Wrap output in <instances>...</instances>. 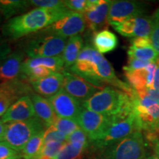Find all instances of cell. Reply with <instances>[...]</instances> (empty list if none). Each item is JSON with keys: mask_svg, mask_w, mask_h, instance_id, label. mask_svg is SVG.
Masks as SVG:
<instances>
[{"mask_svg": "<svg viewBox=\"0 0 159 159\" xmlns=\"http://www.w3.org/2000/svg\"><path fill=\"white\" fill-rule=\"evenodd\" d=\"M69 69L71 73L97 87L102 88L101 85L106 83L120 89L128 94L133 91L128 83L122 82L116 76L114 69L108 60L91 46L83 47L77 61Z\"/></svg>", "mask_w": 159, "mask_h": 159, "instance_id": "1", "label": "cell"}, {"mask_svg": "<svg viewBox=\"0 0 159 159\" xmlns=\"http://www.w3.org/2000/svg\"><path fill=\"white\" fill-rule=\"evenodd\" d=\"M71 12L66 7L62 9L38 7L10 19L4 26L3 34L11 39H19L46 29Z\"/></svg>", "mask_w": 159, "mask_h": 159, "instance_id": "2", "label": "cell"}, {"mask_svg": "<svg viewBox=\"0 0 159 159\" xmlns=\"http://www.w3.org/2000/svg\"><path fill=\"white\" fill-rule=\"evenodd\" d=\"M82 106L87 110L120 119L128 116L134 108L130 94L110 86L97 91L83 102Z\"/></svg>", "mask_w": 159, "mask_h": 159, "instance_id": "3", "label": "cell"}, {"mask_svg": "<svg viewBox=\"0 0 159 159\" xmlns=\"http://www.w3.org/2000/svg\"><path fill=\"white\" fill-rule=\"evenodd\" d=\"M44 127L42 122L36 116L22 122L6 123L2 141L20 152L32 137L43 131Z\"/></svg>", "mask_w": 159, "mask_h": 159, "instance_id": "4", "label": "cell"}, {"mask_svg": "<svg viewBox=\"0 0 159 159\" xmlns=\"http://www.w3.org/2000/svg\"><path fill=\"white\" fill-rule=\"evenodd\" d=\"M146 144L142 131L136 130L109 148L105 149L104 159H144Z\"/></svg>", "mask_w": 159, "mask_h": 159, "instance_id": "5", "label": "cell"}, {"mask_svg": "<svg viewBox=\"0 0 159 159\" xmlns=\"http://www.w3.org/2000/svg\"><path fill=\"white\" fill-rule=\"evenodd\" d=\"M136 130H140L137 123L136 115L134 113H131L126 118L119 119L112 123L100 136L91 143L95 148L105 150Z\"/></svg>", "mask_w": 159, "mask_h": 159, "instance_id": "6", "label": "cell"}, {"mask_svg": "<svg viewBox=\"0 0 159 159\" xmlns=\"http://www.w3.org/2000/svg\"><path fill=\"white\" fill-rule=\"evenodd\" d=\"M116 116L98 114L83 107L77 116V124L89 137V142H92L100 136L110 125L119 120Z\"/></svg>", "mask_w": 159, "mask_h": 159, "instance_id": "7", "label": "cell"}, {"mask_svg": "<svg viewBox=\"0 0 159 159\" xmlns=\"http://www.w3.org/2000/svg\"><path fill=\"white\" fill-rule=\"evenodd\" d=\"M66 42L63 38L49 35L30 41L26 52L29 58L62 56Z\"/></svg>", "mask_w": 159, "mask_h": 159, "instance_id": "8", "label": "cell"}, {"mask_svg": "<svg viewBox=\"0 0 159 159\" xmlns=\"http://www.w3.org/2000/svg\"><path fill=\"white\" fill-rule=\"evenodd\" d=\"M145 11V5L141 2L127 0L112 1L107 22L114 27L131 18L144 16L143 13Z\"/></svg>", "mask_w": 159, "mask_h": 159, "instance_id": "9", "label": "cell"}, {"mask_svg": "<svg viewBox=\"0 0 159 159\" xmlns=\"http://www.w3.org/2000/svg\"><path fill=\"white\" fill-rule=\"evenodd\" d=\"M85 21L83 13L71 12L43 30L51 35L68 39L80 35L85 30Z\"/></svg>", "mask_w": 159, "mask_h": 159, "instance_id": "10", "label": "cell"}, {"mask_svg": "<svg viewBox=\"0 0 159 159\" xmlns=\"http://www.w3.org/2000/svg\"><path fill=\"white\" fill-rule=\"evenodd\" d=\"M62 73L64 76L63 89L81 103L102 89L71 72L63 71Z\"/></svg>", "mask_w": 159, "mask_h": 159, "instance_id": "11", "label": "cell"}, {"mask_svg": "<svg viewBox=\"0 0 159 159\" xmlns=\"http://www.w3.org/2000/svg\"><path fill=\"white\" fill-rule=\"evenodd\" d=\"M55 114L60 118L72 119L76 120L82 104L62 89L58 93L48 99Z\"/></svg>", "mask_w": 159, "mask_h": 159, "instance_id": "12", "label": "cell"}, {"mask_svg": "<svg viewBox=\"0 0 159 159\" xmlns=\"http://www.w3.org/2000/svg\"><path fill=\"white\" fill-rule=\"evenodd\" d=\"M115 30L125 37H150L152 17L140 16L131 18L114 27Z\"/></svg>", "mask_w": 159, "mask_h": 159, "instance_id": "13", "label": "cell"}, {"mask_svg": "<svg viewBox=\"0 0 159 159\" xmlns=\"http://www.w3.org/2000/svg\"><path fill=\"white\" fill-rule=\"evenodd\" d=\"M35 116V109L30 97L27 95L18 99L1 117L3 123L22 122Z\"/></svg>", "mask_w": 159, "mask_h": 159, "instance_id": "14", "label": "cell"}, {"mask_svg": "<svg viewBox=\"0 0 159 159\" xmlns=\"http://www.w3.org/2000/svg\"><path fill=\"white\" fill-rule=\"evenodd\" d=\"M158 62L149 64L144 69L125 71V77L128 85L136 92H141L147 89H152L154 75Z\"/></svg>", "mask_w": 159, "mask_h": 159, "instance_id": "15", "label": "cell"}, {"mask_svg": "<svg viewBox=\"0 0 159 159\" xmlns=\"http://www.w3.org/2000/svg\"><path fill=\"white\" fill-rule=\"evenodd\" d=\"M23 60L22 53L14 52L0 62V85L16 80L21 76Z\"/></svg>", "mask_w": 159, "mask_h": 159, "instance_id": "16", "label": "cell"}, {"mask_svg": "<svg viewBox=\"0 0 159 159\" xmlns=\"http://www.w3.org/2000/svg\"><path fill=\"white\" fill-rule=\"evenodd\" d=\"M64 76L62 72H53L39 80L30 82L32 88L37 94L42 97H51L63 89Z\"/></svg>", "mask_w": 159, "mask_h": 159, "instance_id": "17", "label": "cell"}, {"mask_svg": "<svg viewBox=\"0 0 159 159\" xmlns=\"http://www.w3.org/2000/svg\"><path fill=\"white\" fill-rule=\"evenodd\" d=\"M111 3V0H99L97 5L87 10L83 13L85 25L94 31L102 27L107 22Z\"/></svg>", "mask_w": 159, "mask_h": 159, "instance_id": "18", "label": "cell"}, {"mask_svg": "<svg viewBox=\"0 0 159 159\" xmlns=\"http://www.w3.org/2000/svg\"><path fill=\"white\" fill-rule=\"evenodd\" d=\"M35 109V116L42 122L45 127L51 126L57 118L49 99L41 95L33 94L30 97Z\"/></svg>", "mask_w": 159, "mask_h": 159, "instance_id": "19", "label": "cell"}, {"mask_svg": "<svg viewBox=\"0 0 159 159\" xmlns=\"http://www.w3.org/2000/svg\"><path fill=\"white\" fill-rule=\"evenodd\" d=\"M94 48L101 54L114 50L118 46V39L108 30H102L95 33L93 39Z\"/></svg>", "mask_w": 159, "mask_h": 159, "instance_id": "20", "label": "cell"}, {"mask_svg": "<svg viewBox=\"0 0 159 159\" xmlns=\"http://www.w3.org/2000/svg\"><path fill=\"white\" fill-rule=\"evenodd\" d=\"M19 97H22L21 91L15 83L11 82L0 85V116H3Z\"/></svg>", "mask_w": 159, "mask_h": 159, "instance_id": "21", "label": "cell"}, {"mask_svg": "<svg viewBox=\"0 0 159 159\" xmlns=\"http://www.w3.org/2000/svg\"><path fill=\"white\" fill-rule=\"evenodd\" d=\"M83 48V41L80 35L69 38L62 55L65 67H71L75 64Z\"/></svg>", "mask_w": 159, "mask_h": 159, "instance_id": "22", "label": "cell"}, {"mask_svg": "<svg viewBox=\"0 0 159 159\" xmlns=\"http://www.w3.org/2000/svg\"><path fill=\"white\" fill-rule=\"evenodd\" d=\"M41 66L47 68L53 72H57L64 66V61L62 56L52 57H36V58H28L24 61L21 71L33 68V67Z\"/></svg>", "mask_w": 159, "mask_h": 159, "instance_id": "23", "label": "cell"}, {"mask_svg": "<svg viewBox=\"0 0 159 159\" xmlns=\"http://www.w3.org/2000/svg\"><path fill=\"white\" fill-rule=\"evenodd\" d=\"M43 133L44 130L39 133L30 139L21 152L24 158L35 159L41 156L43 146Z\"/></svg>", "mask_w": 159, "mask_h": 159, "instance_id": "24", "label": "cell"}, {"mask_svg": "<svg viewBox=\"0 0 159 159\" xmlns=\"http://www.w3.org/2000/svg\"><path fill=\"white\" fill-rule=\"evenodd\" d=\"M30 5L29 1H16V0H0V12L8 18L22 11Z\"/></svg>", "mask_w": 159, "mask_h": 159, "instance_id": "25", "label": "cell"}, {"mask_svg": "<svg viewBox=\"0 0 159 159\" xmlns=\"http://www.w3.org/2000/svg\"><path fill=\"white\" fill-rule=\"evenodd\" d=\"M128 55L129 57H134L142 61H148L151 62H156L159 59L158 54L152 47L140 49L130 47L128 51Z\"/></svg>", "mask_w": 159, "mask_h": 159, "instance_id": "26", "label": "cell"}, {"mask_svg": "<svg viewBox=\"0 0 159 159\" xmlns=\"http://www.w3.org/2000/svg\"><path fill=\"white\" fill-rule=\"evenodd\" d=\"M66 142L69 143L78 150L86 151L89 145V139L86 134L81 128L77 129L67 136Z\"/></svg>", "mask_w": 159, "mask_h": 159, "instance_id": "27", "label": "cell"}, {"mask_svg": "<svg viewBox=\"0 0 159 159\" xmlns=\"http://www.w3.org/2000/svg\"><path fill=\"white\" fill-rule=\"evenodd\" d=\"M52 125L66 136H69L77 129L80 128L75 119L60 118L57 116Z\"/></svg>", "mask_w": 159, "mask_h": 159, "instance_id": "28", "label": "cell"}, {"mask_svg": "<svg viewBox=\"0 0 159 159\" xmlns=\"http://www.w3.org/2000/svg\"><path fill=\"white\" fill-rule=\"evenodd\" d=\"M85 152V151L78 150L69 143L66 142L55 159H82Z\"/></svg>", "mask_w": 159, "mask_h": 159, "instance_id": "29", "label": "cell"}, {"mask_svg": "<svg viewBox=\"0 0 159 159\" xmlns=\"http://www.w3.org/2000/svg\"><path fill=\"white\" fill-rule=\"evenodd\" d=\"M150 38L152 47L159 57V8L152 16V31Z\"/></svg>", "mask_w": 159, "mask_h": 159, "instance_id": "30", "label": "cell"}, {"mask_svg": "<svg viewBox=\"0 0 159 159\" xmlns=\"http://www.w3.org/2000/svg\"><path fill=\"white\" fill-rule=\"evenodd\" d=\"M67 136L57 130L53 125L48 127L43 133V144L50 142H57L62 143L66 142Z\"/></svg>", "mask_w": 159, "mask_h": 159, "instance_id": "31", "label": "cell"}, {"mask_svg": "<svg viewBox=\"0 0 159 159\" xmlns=\"http://www.w3.org/2000/svg\"><path fill=\"white\" fill-rule=\"evenodd\" d=\"M64 144L57 142H50L43 144L41 156H47L55 159L58 155L60 151L61 150V149L63 148Z\"/></svg>", "mask_w": 159, "mask_h": 159, "instance_id": "32", "label": "cell"}, {"mask_svg": "<svg viewBox=\"0 0 159 159\" xmlns=\"http://www.w3.org/2000/svg\"><path fill=\"white\" fill-rule=\"evenodd\" d=\"M64 5L69 11L80 13H84L89 7V0H66Z\"/></svg>", "mask_w": 159, "mask_h": 159, "instance_id": "33", "label": "cell"}, {"mask_svg": "<svg viewBox=\"0 0 159 159\" xmlns=\"http://www.w3.org/2000/svg\"><path fill=\"white\" fill-rule=\"evenodd\" d=\"M22 154L14 150L5 142H0V159H20Z\"/></svg>", "mask_w": 159, "mask_h": 159, "instance_id": "34", "label": "cell"}, {"mask_svg": "<svg viewBox=\"0 0 159 159\" xmlns=\"http://www.w3.org/2000/svg\"><path fill=\"white\" fill-rule=\"evenodd\" d=\"M30 5L48 9H62L65 8L64 1L60 0H32L29 1Z\"/></svg>", "mask_w": 159, "mask_h": 159, "instance_id": "35", "label": "cell"}, {"mask_svg": "<svg viewBox=\"0 0 159 159\" xmlns=\"http://www.w3.org/2000/svg\"><path fill=\"white\" fill-rule=\"evenodd\" d=\"M151 63L153 62L148 61H142V60L134 58V57H129L128 64L123 67V69H124L125 71L138 70V69L145 68L149 64H150Z\"/></svg>", "mask_w": 159, "mask_h": 159, "instance_id": "36", "label": "cell"}, {"mask_svg": "<svg viewBox=\"0 0 159 159\" xmlns=\"http://www.w3.org/2000/svg\"><path fill=\"white\" fill-rule=\"evenodd\" d=\"M130 47L134 48H145V47H152L150 38L149 37H137L131 40Z\"/></svg>", "mask_w": 159, "mask_h": 159, "instance_id": "37", "label": "cell"}, {"mask_svg": "<svg viewBox=\"0 0 159 159\" xmlns=\"http://www.w3.org/2000/svg\"><path fill=\"white\" fill-rule=\"evenodd\" d=\"M136 93L139 95H141V96H146L149 97L152 100H153L154 102H156L157 104L159 105V91L155 90L153 89H147L144 91Z\"/></svg>", "mask_w": 159, "mask_h": 159, "instance_id": "38", "label": "cell"}, {"mask_svg": "<svg viewBox=\"0 0 159 159\" xmlns=\"http://www.w3.org/2000/svg\"><path fill=\"white\" fill-rule=\"evenodd\" d=\"M11 48L8 43L0 39V62L11 54Z\"/></svg>", "mask_w": 159, "mask_h": 159, "instance_id": "39", "label": "cell"}, {"mask_svg": "<svg viewBox=\"0 0 159 159\" xmlns=\"http://www.w3.org/2000/svg\"><path fill=\"white\" fill-rule=\"evenodd\" d=\"M152 89H155V90L159 91V63L158 64V66H157L156 71H155Z\"/></svg>", "mask_w": 159, "mask_h": 159, "instance_id": "40", "label": "cell"}, {"mask_svg": "<svg viewBox=\"0 0 159 159\" xmlns=\"http://www.w3.org/2000/svg\"><path fill=\"white\" fill-rule=\"evenodd\" d=\"M5 131V124L0 119V141H2Z\"/></svg>", "mask_w": 159, "mask_h": 159, "instance_id": "41", "label": "cell"}, {"mask_svg": "<svg viewBox=\"0 0 159 159\" xmlns=\"http://www.w3.org/2000/svg\"><path fill=\"white\" fill-rule=\"evenodd\" d=\"M155 145V150H156V152L157 153V156H159V142H157Z\"/></svg>", "mask_w": 159, "mask_h": 159, "instance_id": "42", "label": "cell"}, {"mask_svg": "<svg viewBox=\"0 0 159 159\" xmlns=\"http://www.w3.org/2000/svg\"><path fill=\"white\" fill-rule=\"evenodd\" d=\"M156 130H159V120H158V123H157L156 128Z\"/></svg>", "mask_w": 159, "mask_h": 159, "instance_id": "43", "label": "cell"}, {"mask_svg": "<svg viewBox=\"0 0 159 159\" xmlns=\"http://www.w3.org/2000/svg\"><path fill=\"white\" fill-rule=\"evenodd\" d=\"M152 159H159V158L157 156H152Z\"/></svg>", "mask_w": 159, "mask_h": 159, "instance_id": "44", "label": "cell"}, {"mask_svg": "<svg viewBox=\"0 0 159 159\" xmlns=\"http://www.w3.org/2000/svg\"><path fill=\"white\" fill-rule=\"evenodd\" d=\"M146 159H152V156H150V157H149V158H146Z\"/></svg>", "mask_w": 159, "mask_h": 159, "instance_id": "45", "label": "cell"}, {"mask_svg": "<svg viewBox=\"0 0 159 159\" xmlns=\"http://www.w3.org/2000/svg\"><path fill=\"white\" fill-rule=\"evenodd\" d=\"M101 159H104V158H101Z\"/></svg>", "mask_w": 159, "mask_h": 159, "instance_id": "46", "label": "cell"}, {"mask_svg": "<svg viewBox=\"0 0 159 159\" xmlns=\"http://www.w3.org/2000/svg\"><path fill=\"white\" fill-rule=\"evenodd\" d=\"M158 158H159V156H158Z\"/></svg>", "mask_w": 159, "mask_h": 159, "instance_id": "47", "label": "cell"}, {"mask_svg": "<svg viewBox=\"0 0 159 159\" xmlns=\"http://www.w3.org/2000/svg\"><path fill=\"white\" fill-rule=\"evenodd\" d=\"M20 159H21V158H20Z\"/></svg>", "mask_w": 159, "mask_h": 159, "instance_id": "48", "label": "cell"}]
</instances>
